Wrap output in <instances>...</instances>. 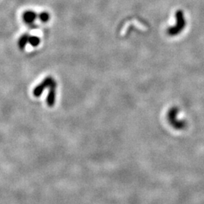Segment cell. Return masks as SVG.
I'll return each instance as SVG.
<instances>
[{
  "instance_id": "6da1fadb",
  "label": "cell",
  "mask_w": 204,
  "mask_h": 204,
  "mask_svg": "<svg viewBox=\"0 0 204 204\" xmlns=\"http://www.w3.org/2000/svg\"><path fill=\"white\" fill-rule=\"evenodd\" d=\"M175 17H176V24L174 27H171L168 29L167 33L169 36H174L181 33V32L184 29L186 25L185 18L184 17V14L182 11H178L175 14Z\"/></svg>"
},
{
  "instance_id": "7a4b0ae2",
  "label": "cell",
  "mask_w": 204,
  "mask_h": 204,
  "mask_svg": "<svg viewBox=\"0 0 204 204\" xmlns=\"http://www.w3.org/2000/svg\"><path fill=\"white\" fill-rule=\"evenodd\" d=\"M178 114V109L175 108V107H173L169 110L168 114H167V118H168L169 123L174 129L182 130L184 128H185L186 123L177 118Z\"/></svg>"
},
{
  "instance_id": "3957f363",
  "label": "cell",
  "mask_w": 204,
  "mask_h": 204,
  "mask_svg": "<svg viewBox=\"0 0 204 204\" xmlns=\"http://www.w3.org/2000/svg\"><path fill=\"white\" fill-rule=\"evenodd\" d=\"M55 82H56L55 80H54L52 77L51 76L46 77V78L44 79L41 83L39 84V85L33 89V95L35 97L40 96L45 89H49V88H50L51 86L53 85L54 83H55Z\"/></svg>"
},
{
  "instance_id": "277c9868",
  "label": "cell",
  "mask_w": 204,
  "mask_h": 204,
  "mask_svg": "<svg viewBox=\"0 0 204 204\" xmlns=\"http://www.w3.org/2000/svg\"><path fill=\"white\" fill-rule=\"evenodd\" d=\"M36 17H37V15L36 12L33 11L25 12L23 15V19H24V22L27 24H32L35 21Z\"/></svg>"
},
{
  "instance_id": "5b68a950",
  "label": "cell",
  "mask_w": 204,
  "mask_h": 204,
  "mask_svg": "<svg viewBox=\"0 0 204 204\" xmlns=\"http://www.w3.org/2000/svg\"><path fill=\"white\" fill-rule=\"evenodd\" d=\"M29 35L27 34L24 35V36H22L21 37L20 40H19V46H20L21 49H24V47L26 46L28 41H29Z\"/></svg>"
},
{
  "instance_id": "8992f818",
  "label": "cell",
  "mask_w": 204,
  "mask_h": 204,
  "mask_svg": "<svg viewBox=\"0 0 204 204\" xmlns=\"http://www.w3.org/2000/svg\"><path fill=\"white\" fill-rule=\"evenodd\" d=\"M28 43L30 44L33 47H36L39 45L40 43V39L37 36H30L29 37V41Z\"/></svg>"
},
{
  "instance_id": "52a82bcc",
  "label": "cell",
  "mask_w": 204,
  "mask_h": 204,
  "mask_svg": "<svg viewBox=\"0 0 204 204\" xmlns=\"http://www.w3.org/2000/svg\"><path fill=\"white\" fill-rule=\"evenodd\" d=\"M38 17H39V20L43 23L48 22L49 18H50V16H49L48 12H41V13L39 15Z\"/></svg>"
}]
</instances>
